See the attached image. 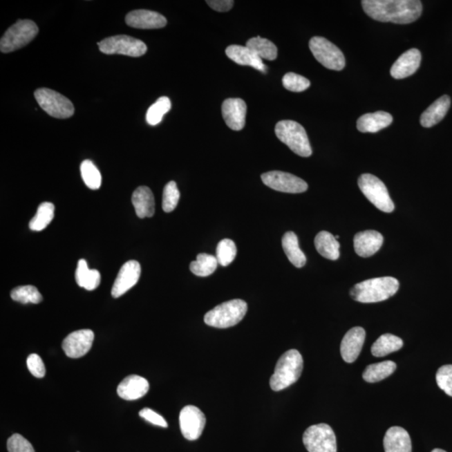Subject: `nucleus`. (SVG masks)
I'll return each mask as SVG.
<instances>
[{
  "label": "nucleus",
  "instance_id": "nucleus-32",
  "mask_svg": "<svg viewBox=\"0 0 452 452\" xmlns=\"http://www.w3.org/2000/svg\"><path fill=\"white\" fill-rule=\"evenodd\" d=\"M55 215V205L50 202L39 205L37 214L30 221V229L33 232H41L53 221Z\"/></svg>",
  "mask_w": 452,
  "mask_h": 452
},
{
  "label": "nucleus",
  "instance_id": "nucleus-37",
  "mask_svg": "<svg viewBox=\"0 0 452 452\" xmlns=\"http://www.w3.org/2000/svg\"><path fill=\"white\" fill-rule=\"evenodd\" d=\"M81 173L87 187L93 190L101 187V173L92 161L87 160L82 162Z\"/></svg>",
  "mask_w": 452,
  "mask_h": 452
},
{
  "label": "nucleus",
  "instance_id": "nucleus-2",
  "mask_svg": "<svg viewBox=\"0 0 452 452\" xmlns=\"http://www.w3.org/2000/svg\"><path fill=\"white\" fill-rule=\"evenodd\" d=\"M399 288V281L394 277H378L356 284L351 289L350 295L352 299L359 303H379L393 296Z\"/></svg>",
  "mask_w": 452,
  "mask_h": 452
},
{
  "label": "nucleus",
  "instance_id": "nucleus-39",
  "mask_svg": "<svg viewBox=\"0 0 452 452\" xmlns=\"http://www.w3.org/2000/svg\"><path fill=\"white\" fill-rule=\"evenodd\" d=\"M180 194L178 191L177 185L174 181H170L165 185L164 194H162V209L166 213L172 212L177 207L180 201Z\"/></svg>",
  "mask_w": 452,
  "mask_h": 452
},
{
  "label": "nucleus",
  "instance_id": "nucleus-35",
  "mask_svg": "<svg viewBox=\"0 0 452 452\" xmlns=\"http://www.w3.org/2000/svg\"><path fill=\"white\" fill-rule=\"evenodd\" d=\"M11 299L23 304H38L43 300L42 295L34 285H21L13 289L10 293Z\"/></svg>",
  "mask_w": 452,
  "mask_h": 452
},
{
  "label": "nucleus",
  "instance_id": "nucleus-38",
  "mask_svg": "<svg viewBox=\"0 0 452 452\" xmlns=\"http://www.w3.org/2000/svg\"><path fill=\"white\" fill-rule=\"evenodd\" d=\"M237 253L236 245L233 241L224 239L220 241L216 249L218 263L222 267H227L235 260Z\"/></svg>",
  "mask_w": 452,
  "mask_h": 452
},
{
  "label": "nucleus",
  "instance_id": "nucleus-41",
  "mask_svg": "<svg viewBox=\"0 0 452 452\" xmlns=\"http://www.w3.org/2000/svg\"><path fill=\"white\" fill-rule=\"evenodd\" d=\"M436 383L441 390L452 397V366H444L436 373Z\"/></svg>",
  "mask_w": 452,
  "mask_h": 452
},
{
  "label": "nucleus",
  "instance_id": "nucleus-48",
  "mask_svg": "<svg viewBox=\"0 0 452 452\" xmlns=\"http://www.w3.org/2000/svg\"><path fill=\"white\" fill-rule=\"evenodd\" d=\"M77 452H80V451H77Z\"/></svg>",
  "mask_w": 452,
  "mask_h": 452
},
{
  "label": "nucleus",
  "instance_id": "nucleus-46",
  "mask_svg": "<svg viewBox=\"0 0 452 452\" xmlns=\"http://www.w3.org/2000/svg\"><path fill=\"white\" fill-rule=\"evenodd\" d=\"M431 452H446V451H443L442 449H435V450L432 451Z\"/></svg>",
  "mask_w": 452,
  "mask_h": 452
},
{
  "label": "nucleus",
  "instance_id": "nucleus-3",
  "mask_svg": "<svg viewBox=\"0 0 452 452\" xmlns=\"http://www.w3.org/2000/svg\"><path fill=\"white\" fill-rule=\"evenodd\" d=\"M303 370V356L296 350H288L277 361L270 386L274 391L285 390L299 379Z\"/></svg>",
  "mask_w": 452,
  "mask_h": 452
},
{
  "label": "nucleus",
  "instance_id": "nucleus-30",
  "mask_svg": "<svg viewBox=\"0 0 452 452\" xmlns=\"http://www.w3.org/2000/svg\"><path fill=\"white\" fill-rule=\"evenodd\" d=\"M396 370L393 361H384L382 363L370 364L363 373V379L368 383H376L388 378Z\"/></svg>",
  "mask_w": 452,
  "mask_h": 452
},
{
  "label": "nucleus",
  "instance_id": "nucleus-13",
  "mask_svg": "<svg viewBox=\"0 0 452 452\" xmlns=\"http://www.w3.org/2000/svg\"><path fill=\"white\" fill-rule=\"evenodd\" d=\"M205 415L199 408L187 406L183 408L180 415V425L182 435L189 441L199 439L205 429Z\"/></svg>",
  "mask_w": 452,
  "mask_h": 452
},
{
  "label": "nucleus",
  "instance_id": "nucleus-16",
  "mask_svg": "<svg viewBox=\"0 0 452 452\" xmlns=\"http://www.w3.org/2000/svg\"><path fill=\"white\" fill-rule=\"evenodd\" d=\"M247 106L241 98H229L222 104V115L226 125L234 131H241L245 125Z\"/></svg>",
  "mask_w": 452,
  "mask_h": 452
},
{
  "label": "nucleus",
  "instance_id": "nucleus-22",
  "mask_svg": "<svg viewBox=\"0 0 452 452\" xmlns=\"http://www.w3.org/2000/svg\"><path fill=\"white\" fill-rule=\"evenodd\" d=\"M386 452H411V440L409 433L402 427L393 426L386 432L384 438Z\"/></svg>",
  "mask_w": 452,
  "mask_h": 452
},
{
  "label": "nucleus",
  "instance_id": "nucleus-1",
  "mask_svg": "<svg viewBox=\"0 0 452 452\" xmlns=\"http://www.w3.org/2000/svg\"><path fill=\"white\" fill-rule=\"evenodd\" d=\"M362 6L375 21L402 25L415 21L422 13L418 0H364Z\"/></svg>",
  "mask_w": 452,
  "mask_h": 452
},
{
  "label": "nucleus",
  "instance_id": "nucleus-40",
  "mask_svg": "<svg viewBox=\"0 0 452 452\" xmlns=\"http://www.w3.org/2000/svg\"><path fill=\"white\" fill-rule=\"evenodd\" d=\"M283 84L285 89L293 93H301L310 86V82L303 75L289 73L283 78Z\"/></svg>",
  "mask_w": 452,
  "mask_h": 452
},
{
  "label": "nucleus",
  "instance_id": "nucleus-7",
  "mask_svg": "<svg viewBox=\"0 0 452 452\" xmlns=\"http://www.w3.org/2000/svg\"><path fill=\"white\" fill-rule=\"evenodd\" d=\"M359 187L364 196L382 211L391 213L395 209L386 186L379 178L370 173L362 174L359 178Z\"/></svg>",
  "mask_w": 452,
  "mask_h": 452
},
{
  "label": "nucleus",
  "instance_id": "nucleus-21",
  "mask_svg": "<svg viewBox=\"0 0 452 452\" xmlns=\"http://www.w3.org/2000/svg\"><path fill=\"white\" fill-rule=\"evenodd\" d=\"M384 237L378 232L366 231L356 234L354 247L357 254L364 258L370 257L382 248Z\"/></svg>",
  "mask_w": 452,
  "mask_h": 452
},
{
  "label": "nucleus",
  "instance_id": "nucleus-14",
  "mask_svg": "<svg viewBox=\"0 0 452 452\" xmlns=\"http://www.w3.org/2000/svg\"><path fill=\"white\" fill-rule=\"evenodd\" d=\"M93 340L94 332L90 329L75 331L63 341L62 350L69 358H81L91 350Z\"/></svg>",
  "mask_w": 452,
  "mask_h": 452
},
{
  "label": "nucleus",
  "instance_id": "nucleus-44",
  "mask_svg": "<svg viewBox=\"0 0 452 452\" xmlns=\"http://www.w3.org/2000/svg\"><path fill=\"white\" fill-rule=\"evenodd\" d=\"M140 415L142 418H144L147 422L153 424L154 426L164 428L168 427V423L165 419L160 414H158L157 412L149 409V408H144V409L140 411Z\"/></svg>",
  "mask_w": 452,
  "mask_h": 452
},
{
  "label": "nucleus",
  "instance_id": "nucleus-10",
  "mask_svg": "<svg viewBox=\"0 0 452 452\" xmlns=\"http://www.w3.org/2000/svg\"><path fill=\"white\" fill-rule=\"evenodd\" d=\"M101 53L106 55H124L131 57H140L147 53V46L140 39L128 35H115L98 43Z\"/></svg>",
  "mask_w": 452,
  "mask_h": 452
},
{
  "label": "nucleus",
  "instance_id": "nucleus-42",
  "mask_svg": "<svg viewBox=\"0 0 452 452\" xmlns=\"http://www.w3.org/2000/svg\"><path fill=\"white\" fill-rule=\"evenodd\" d=\"M9 452H35L31 443L19 434L11 435L7 442Z\"/></svg>",
  "mask_w": 452,
  "mask_h": 452
},
{
  "label": "nucleus",
  "instance_id": "nucleus-11",
  "mask_svg": "<svg viewBox=\"0 0 452 452\" xmlns=\"http://www.w3.org/2000/svg\"><path fill=\"white\" fill-rule=\"evenodd\" d=\"M303 441L309 452H337L335 431L327 424L308 427L304 432Z\"/></svg>",
  "mask_w": 452,
  "mask_h": 452
},
{
  "label": "nucleus",
  "instance_id": "nucleus-20",
  "mask_svg": "<svg viewBox=\"0 0 452 452\" xmlns=\"http://www.w3.org/2000/svg\"><path fill=\"white\" fill-rule=\"evenodd\" d=\"M149 390L148 380L140 375H132L126 377L119 384L117 388L119 397L125 400H136L144 397Z\"/></svg>",
  "mask_w": 452,
  "mask_h": 452
},
{
  "label": "nucleus",
  "instance_id": "nucleus-47",
  "mask_svg": "<svg viewBox=\"0 0 452 452\" xmlns=\"http://www.w3.org/2000/svg\"><path fill=\"white\" fill-rule=\"evenodd\" d=\"M335 238H336L337 240H338L339 238V236H336Z\"/></svg>",
  "mask_w": 452,
  "mask_h": 452
},
{
  "label": "nucleus",
  "instance_id": "nucleus-31",
  "mask_svg": "<svg viewBox=\"0 0 452 452\" xmlns=\"http://www.w3.org/2000/svg\"><path fill=\"white\" fill-rule=\"evenodd\" d=\"M403 340L397 336L386 334L380 336L371 348L372 355L375 357H384L398 351L403 347Z\"/></svg>",
  "mask_w": 452,
  "mask_h": 452
},
{
  "label": "nucleus",
  "instance_id": "nucleus-34",
  "mask_svg": "<svg viewBox=\"0 0 452 452\" xmlns=\"http://www.w3.org/2000/svg\"><path fill=\"white\" fill-rule=\"evenodd\" d=\"M216 256L201 253L197 256V260L190 264V271L198 276H209L215 272L218 267Z\"/></svg>",
  "mask_w": 452,
  "mask_h": 452
},
{
  "label": "nucleus",
  "instance_id": "nucleus-43",
  "mask_svg": "<svg viewBox=\"0 0 452 452\" xmlns=\"http://www.w3.org/2000/svg\"><path fill=\"white\" fill-rule=\"evenodd\" d=\"M28 370L37 378H43L46 375V367L41 357L37 354L30 355L27 359Z\"/></svg>",
  "mask_w": 452,
  "mask_h": 452
},
{
  "label": "nucleus",
  "instance_id": "nucleus-36",
  "mask_svg": "<svg viewBox=\"0 0 452 452\" xmlns=\"http://www.w3.org/2000/svg\"><path fill=\"white\" fill-rule=\"evenodd\" d=\"M171 109V101L167 97L158 99L148 110L146 114V120L149 125L160 124L164 115Z\"/></svg>",
  "mask_w": 452,
  "mask_h": 452
},
{
  "label": "nucleus",
  "instance_id": "nucleus-8",
  "mask_svg": "<svg viewBox=\"0 0 452 452\" xmlns=\"http://www.w3.org/2000/svg\"><path fill=\"white\" fill-rule=\"evenodd\" d=\"M35 100L50 116L66 119L73 116L74 106L68 98L48 88H39L35 92Z\"/></svg>",
  "mask_w": 452,
  "mask_h": 452
},
{
  "label": "nucleus",
  "instance_id": "nucleus-29",
  "mask_svg": "<svg viewBox=\"0 0 452 452\" xmlns=\"http://www.w3.org/2000/svg\"><path fill=\"white\" fill-rule=\"evenodd\" d=\"M75 281L79 287L87 291H93L101 283V275L97 270H90L84 259L78 261Z\"/></svg>",
  "mask_w": 452,
  "mask_h": 452
},
{
  "label": "nucleus",
  "instance_id": "nucleus-28",
  "mask_svg": "<svg viewBox=\"0 0 452 452\" xmlns=\"http://www.w3.org/2000/svg\"><path fill=\"white\" fill-rule=\"evenodd\" d=\"M281 243L285 254L291 263L297 268L303 267L307 263V258L299 247V238L296 234L292 232L285 233Z\"/></svg>",
  "mask_w": 452,
  "mask_h": 452
},
{
  "label": "nucleus",
  "instance_id": "nucleus-17",
  "mask_svg": "<svg viewBox=\"0 0 452 452\" xmlns=\"http://www.w3.org/2000/svg\"><path fill=\"white\" fill-rule=\"evenodd\" d=\"M366 337V330L361 327L352 328L345 335L340 345L341 355L345 362L354 363L358 359Z\"/></svg>",
  "mask_w": 452,
  "mask_h": 452
},
{
  "label": "nucleus",
  "instance_id": "nucleus-9",
  "mask_svg": "<svg viewBox=\"0 0 452 452\" xmlns=\"http://www.w3.org/2000/svg\"><path fill=\"white\" fill-rule=\"evenodd\" d=\"M309 48L321 64L332 70H342L345 67V57L342 51L335 44L323 37H312Z\"/></svg>",
  "mask_w": 452,
  "mask_h": 452
},
{
  "label": "nucleus",
  "instance_id": "nucleus-5",
  "mask_svg": "<svg viewBox=\"0 0 452 452\" xmlns=\"http://www.w3.org/2000/svg\"><path fill=\"white\" fill-rule=\"evenodd\" d=\"M277 138L301 157H310L312 150L306 130L299 122L284 120L277 122L275 128Z\"/></svg>",
  "mask_w": 452,
  "mask_h": 452
},
{
  "label": "nucleus",
  "instance_id": "nucleus-26",
  "mask_svg": "<svg viewBox=\"0 0 452 452\" xmlns=\"http://www.w3.org/2000/svg\"><path fill=\"white\" fill-rule=\"evenodd\" d=\"M450 106L451 99L449 97L445 95V96L440 97L422 113L420 117V124L424 128H431L439 124L445 117Z\"/></svg>",
  "mask_w": 452,
  "mask_h": 452
},
{
  "label": "nucleus",
  "instance_id": "nucleus-25",
  "mask_svg": "<svg viewBox=\"0 0 452 452\" xmlns=\"http://www.w3.org/2000/svg\"><path fill=\"white\" fill-rule=\"evenodd\" d=\"M393 122L391 114L382 112L363 115L357 122V129L361 133H377L387 128Z\"/></svg>",
  "mask_w": 452,
  "mask_h": 452
},
{
  "label": "nucleus",
  "instance_id": "nucleus-12",
  "mask_svg": "<svg viewBox=\"0 0 452 452\" xmlns=\"http://www.w3.org/2000/svg\"><path fill=\"white\" fill-rule=\"evenodd\" d=\"M261 180L267 187L276 191L300 194L307 191L308 185L301 178L292 173L281 171H270L261 174Z\"/></svg>",
  "mask_w": 452,
  "mask_h": 452
},
{
  "label": "nucleus",
  "instance_id": "nucleus-18",
  "mask_svg": "<svg viewBox=\"0 0 452 452\" xmlns=\"http://www.w3.org/2000/svg\"><path fill=\"white\" fill-rule=\"evenodd\" d=\"M126 25L137 29H160L167 25V19L158 12L138 10L130 12L125 19Z\"/></svg>",
  "mask_w": 452,
  "mask_h": 452
},
{
  "label": "nucleus",
  "instance_id": "nucleus-19",
  "mask_svg": "<svg viewBox=\"0 0 452 452\" xmlns=\"http://www.w3.org/2000/svg\"><path fill=\"white\" fill-rule=\"evenodd\" d=\"M422 62V54L417 49H411L400 55L394 63L390 74L395 79H404L416 73Z\"/></svg>",
  "mask_w": 452,
  "mask_h": 452
},
{
  "label": "nucleus",
  "instance_id": "nucleus-27",
  "mask_svg": "<svg viewBox=\"0 0 452 452\" xmlns=\"http://www.w3.org/2000/svg\"><path fill=\"white\" fill-rule=\"evenodd\" d=\"M317 251L321 256L328 260L336 261L339 258L340 244L335 236L328 232H321L314 241Z\"/></svg>",
  "mask_w": 452,
  "mask_h": 452
},
{
  "label": "nucleus",
  "instance_id": "nucleus-6",
  "mask_svg": "<svg viewBox=\"0 0 452 452\" xmlns=\"http://www.w3.org/2000/svg\"><path fill=\"white\" fill-rule=\"evenodd\" d=\"M38 33L39 28L34 21L19 19L3 35L0 41V50L3 53H13L32 41Z\"/></svg>",
  "mask_w": 452,
  "mask_h": 452
},
{
  "label": "nucleus",
  "instance_id": "nucleus-23",
  "mask_svg": "<svg viewBox=\"0 0 452 452\" xmlns=\"http://www.w3.org/2000/svg\"><path fill=\"white\" fill-rule=\"evenodd\" d=\"M225 54L238 65L252 66L263 73L267 70V66L263 64V59L254 53L252 50H249L247 46H229L225 50Z\"/></svg>",
  "mask_w": 452,
  "mask_h": 452
},
{
  "label": "nucleus",
  "instance_id": "nucleus-4",
  "mask_svg": "<svg viewBox=\"0 0 452 452\" xmlns=\"http://www.w3.org/2000/svg\"><path fill=\"white\" fill-rule=\"evenodd\" d=\"M247 312V303L241 299H234L218 305L205 315V323L216 328L236 326L244 319Z\"/></svg>",
  "mask_w": 452,
  "mask_h": 452
},
{
  "label": "nucleus",
  "instance_id": "nucleus-24",
  "mask_svg": "<svg viewBox=\"0 0 452 452\" xmlns=\"http://www.w3.org/2000/svg\"><path fill=\"white\" fill-rule=\"evenodd\" d=\"M132 202L136 215L144 219L152 217L156 212V201L153 192L147 186H140L133 194Z\"/></svg>",
  "mask_w": 452,
  "mask_h": 452
},
{
  "label": "nucleus",
  "instance_id": "nucleus-45",
  "mask_svg": "<svg viewBox=\"0 0 452 452\" xmlns=\"http://www.w3.org/2000/svg\"><path fill=\"white\" fill-rule=\"evenodd\" d=\"M210 8L218 12H227L234 6L232 0H208L206 1Z\"/></svg>",
  "mask_w": 452,
  "mask_h": 452
},
{
  "label": "nucleus",
  "instance_id": "nucleus-33",
  "mask_svg": "<svg viewBox=\"0 0 452 452\" xmlns=\"http://www.w3.org/2000/svg\"><path fill=\"white\" fill-rule=\"evenodd\" d=\"M247 46L254 53L258 55L261 59L274 61L277 57L276 46L267 39L261 38L260 37L249 39L247 43Z\"/></svg>",
  "mask_w": 452,
  "mask_h": 452
},
{
  "label": "nucleus",
  "instance_id": "nucleus-15",
  "mask_svg": "<svg viewBox=\"0 0 452 452\" xmlns=\"http://www.w3.org/2000/svg\"><path fill=\"white\" fill-rule=\"evenodd\" d=\"M141 275V265L137 261H129L122 265L112 289V295L117 299L138 283Z\"/></svg>",
  "mask_w": 452,
  "mask_h": 452
}]
</instances>
